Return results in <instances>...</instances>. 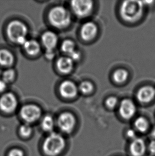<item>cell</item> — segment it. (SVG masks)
Instances as JSON below:
<instances>
[{
  "instance_id": "obj_1",
  "label": "cell",
  "mask_w": 155,
  "mask_h": 156,
  "mask_svg": "<svg viewBox=\"0 0 155 156\" xmlns=\"http://www.w3.org/2000/svg\"><path fill=\"white\" fill-rule=\"evenodd\" d=\"M48 20L53 27L59 30H63L71 23V15L64 6L60 5H55L49 11Z\"/></svg>"
},
{
  "instance_id": "obj_2",
  "label": "cell",
  "mask_w": 155,
  "mask_h": 156,
  "mask_svg": "<svg viewBox=\"0 0 155 156\" xmlns=\"http://www.w3.org/2000/svg\"><path fill=\"white\" fill-rule=\"evenodd\" d=\"M66 147V141L63 135L57 132L48 134L43 143L42 149L46 155L57 156L61 154Z\"/></svg>"
},
{
  "instance_id": "obj_3",
  "label": "cell",
  "mask_w": 155,
  "mask_h": 156,
  "mask_svg": "<svg viewBox=\"0 0 155 156\" xmlns=\"http://www.w3.org/2000/svg\"><path fill=\"white\" fill-rule=\"evenodd\" d=\"M8 38L13 43L23 46L28 40L27 26L19 20H13L9 23L6 30Z\"/></svg>"
},
{
  "instance_id": "obj_4",
  "label": "cell",
  "mask_w": 155,
  "mask_h": 156,
  "mask_svg": "<svg viewBox=\"0 0 155 156\" xmlns=\"http://www.w3.org/2000/svg\"><path fill=\"white\" fill-rule=\"evenodd\" d=\"M143 2L140 1H125L120 8L123 19L129 22H134L140 18L143 14Z\"/></svg>"
},
{
  "instance_id": "obj_5",
  "label": "cell",
  "mask_w": 155,
  "mask_h": 156,
  "mask_svg": "<svg viewBox=\"0 0 155 156\" xmlns=\"http://www.w3.org/2000/svg\"><path fill=\"white\" fill-rule=\"evenodd\" d=\"M42 111L38 105L34 104H27L21 107L20 116L25 123L32 124L41 118Z\"/></svg>"
},
{
  "instance_id": "obj_6",
  "label": "cell",
  "mask_w": 155,
  "mask_h": 156,
  "mask_svg": "<svg viewBox=\"0 0 155 156\" xmlns=\"http://www.w3.org/2000/svg\"><path fill=\"white\" fill-rule=\"evenodd\" d=\"M77 120L74 114L68 112H62L58 116L56 124L61 132L65 134L71 133L76 127Z\"/></svg>"
},
{
  "instance_id": "obj_7",
  "label": "cell",
  "mask_w": 155,
  "mask_h": 156,
  "mask_svg": "<svg viewBox=\"0 0 155 156\" xmlns=\"http://www.w3.org/2000/svg\"><path fill=\"white\" fill-rule=\"evenodd\" d=\"M70 6L76 16L79 18H84L92 12L93 2L90 0H74L71 2Z\"/></svg>"
},
{
  "instance_id": "obj_8",
  "label": "cell",
  "mask_w": 155,
  "mask_h": 156,
  "mask_svg": "<svg viewBox=\"0 0 155 156\" xmlns=\"http://www.w3.org/2000/svg\"><path fill=\"white\" fill-rule=\"evenodd\" d=\"M18 105L17 98L13 93H4L0 97V110L4 113H13L17 109Z\"/></svg>"
},
{
  "instance_id": "obj_9",
  "label": "cell",
  "mask_w": 155,
  "mask_h": 156,
  "mask_svg": "<svg viewBox=\"0 0 155 156\" xmlns=\"http://www.w3.org/2000/svg\"><path fill=\"white\" fill-rule=\"evenodd\" d=\"M59 93L65 99H72L76 97L78 92V87L74 83L65 80L61 83L59 88Z\"/></svg>"
},
{
  "instance_id": "obj_10",
  "label": "cell",
  "mask_w": 155,
  "mask_h": 156,
  "mask_svg": "<svg viewBox=\"0 0 155 156\" xmlns=\"http://www.w3.org/2000/svg\"><path fill=\"white\" fill-rule=\"evenodd\" d=\"M61 50L74 61H78L81 58V53L76 49L75 43L69 39L63 41L61 45Z\"/></svg>"
},
{
  "instance_id": "obj_11",
  "label": "cell",
  "mask_w": 155,
  "mask_h": 156,
  "mask_svg": "<svg viewBox=\"0 0 155 156\" xmlns=\"http://www.w3.org/2000/svg\"><path fill=\"white\" fill-rule=\"evenodd\" d=\"M59 42V37L55 32L47 30L41 36V43L46 50H55Z\"/></svg>"
},
{
  "instance_id": "obj_12",
  "label": "cell",
  "mask_w": 155,
  "mask_h": 156,
  "mask_svg": "<svg viewBox=\"0 0 155 156\" xmlns=\"http://www.w3.org/2000/svg\"><path fill=\"white\" fill-rule=\"evenodd\" d=\"M136 112V107L133 102L130 99H124L119 106V114L122 118L129 120Z\"/></svg>"
},
{
  "instance_id": "obj_13",
  "label": "cell",
  "mask_w": 155,
  "mask_h": 156,
  "mask_svg": "<svg viewBox=\"0 0 155 156\" xmlns=\"http://www.w3.org/2000/svg\"><path fill=\"white\" fill-rule=\"evenodd\" d=\"M147 150V146L142 138L137 137L131 142L129 150L132 156H143Z\"/></svg>"
},
{
  "instance_id": "obj_14",
  "label": "cell",
  "mask_w": 155,
  "mask_h": 156,
  "mask_svg": "<svg viewBox=\"0 0 155 156\" xmlns=\"http://www.w3.org/2000/svg\"><path fill=\"white\" fill-rule=\"evenodd\" d=\"M97 33L96 25L92 22H87L82 26L80 30V36L84 40L88 41L92 40Z\"/></svg>"
},
{
  "instance_id": "obj_15",
  "label": "cell",
  "mask_w": 155,
  "mask_h": 156,
  "mask_svg": "<svg viewBox=\"0 0 155 156\" xmlns=\"http://www.w3.org/2000/svg\"><path fill=\"white\" fill-rule=\"evenodd\" d=\"M56 66L60 73L63 74H69L74 68V61L67 56H62L57 60Z\"/></svg>"
},
{
  "instance_id": "obj_16",
  "label": "cell",
  "mask_w": 155,
  "mask_h": 156,
  "mask_svg": "<svg viewBox=\"0 0 155 156\" xmlns=\"http://www.w3.org/2000/svg\"><path fill=\"white\" fill-rule=\"evenodd\" d=\"M155 97V89L151 86H145L139 90L136 94L137 99L141 103H148Z\"/></svg>"
},
{
  "instance_id": "obj_17",
  "label": "cell",
  "mask_w": 155,
  "mask_h": 156,
  "mask_svg": "<svg viewBox=\"0 0 155 156\" xmlns=\"http://www.w3.org/2000/svg\"><path fill=\"white\" fill-rule=\"evenodd\" d=\"M22 47L26 53L30 56H36L41 51V45L35 40H28Z\"/></svg>"
},
{
  "instance_id": "obj_18",
  "label": "cell",
  "mask_w": 155,
  "mask_h": 156,
  "mask_svg": "<svg viewBox=\"0 0 155 156\" xmlns=\"http://www.w3.org/2000/svg\"><path fill=\"white\" fill-rule=\"evenodd\" d=\"M15 56L10 50L6 49H0V66L10 67L15 62Z\"/></svg>"
},
{
  "instance_id": "obj_19",
  "label": "cell",
  "mask_w": 155,
  "mask_h": 156,
  "mask_svg": "<svg viewBox=\"0 0 155 156\" xmlns=\"http://www.w3.org/2000/svg\"><path fill=\"white\" fill-rule=\"evenodd\" d=\"M56 125V121L52 116L46 115L40 120V127L43 131L49 134L54 132V129Z\"/></svg>"
},
{
  "instance_id": "obj_20",
  "label": "cell",
  "mask_w": 155,
  "mask_h": 156,
  "mask_svg": "<svg viewBox=\"0 0 155 156\" xmlns=\"http://www.w3.org/2000/svg\"><path fill=\"white\" fill-rule=\"evenodd\" d=\"M134 125L136 131L141 133H146L149 127L148 121L146 118L142 116L136 118L134 121Z\"/></svg>"
},
{
  "instance_id": "obj_21",
  "label": "cell",
  "mask_w": 155,
  "mask_h": 156,
  "mask_svg": "<svg viewBox=\"0 0 155 156\" xmlns=\"http://www.w3.org/2000/svg\"><path fill=\"white\" fill-rule=\"evenodd\" d=\"M129 76V73L126 70L119 69L114 73L113 80L116 83H122L125 82Z\"/></svg>"
},
{
  "instance_id": "obj_22",
  "label": "cell",
  "mask_w": 155,
  "mask_h": 156,
  "mask_svg": "<svg viewBox=\"0 0 155 156\" xmlns=\"http://www.w3.org/2000/svg\"><path fill=\"white\" fill-rule=\"evenodd\" d=\"M16 77V72L13 68H8L3 72L2 80L7 84L10 83L14 81Z\"/></svg>"
},
{
  "instance_id": "obj_23",
  "label": "cell",
  "mask_w": 155,
  "mask_h": 156,
  "mask_svg": "<svg viewBox=\"0 0 155 156\" xmlns=\"http://www.w3.org/2000/svg\"><path fill=\"white\" fill-rule=\"evenodd\" d=\"M33 129L31 125L24 123L20 125L19 128V135L21 137L27 138L32 135Z\"/></svg>"
},
{
  "instance_id": "obj_24",
  "label": "cell",
  "mask_w": 155,
  "mask_h": 156,
  "mask_svg": "<svg viewBox=\"0 0 155 156\" xmlns=\"http://www.w3.org/2000/svg\"><path fill=\"white\" fill-rule=\"evenodd\" d=\"M94 86L91 83L88 81H84L80 83L78 87V90L84 94H88L92 92Z\"/></svg>"
},
{
  "instance_id": "obj_25",
  "label": "cell",
  "mask_w": 155,
  "mask_h": 156,
  "mask_svg": "<svg viewBox=\"0 0 155 156\" xmlns=\"http://www.w3.org/2000/svg\"><path fill=\"white\" fill-rule=\"evenodd\" d=\"M118 103V100L117 98L114 97H111L108 98L106 100V105L107 107L109 109H114L115 108L116 106Z\"/></svg>"
},
{
  "instance_id": "obj_26",
  "label": "cell",
  "mask_w": 155,
  "mask_h": 156,
  "mask_svg": "<svg viewBox=\"0 0 155 156\" xmlns=\"http://www.w3.org/2000/svg\"><path fill=\"white\" fill-rule=\"evenodd\" d=\"M8 156H25V154L20 149L13 148L9 151Z\"/></svg>"
},
{
  "instance_id": "obj_27",
  "label": "cell",
  "mask_w": 155,
  "mask_h": 156,
  "mask_svg": "<svg viewBox=\"0 0 155 156\" xmlns=\"http://www.w3.org/2000/svg\"><path fill=\"white\" fill-rule=\"evenodd\" d=\"M126 136L127 139L132 141L133 140L135 139L137 137L136 131H135L134 129H128L127 131H126Z\"/></svg>"
},
{
  "instance_id": "obj_28",
  "label": "cell",
  "mask_w": 155,
  "mask_h": 156,
  "mask_svg": "<svg viewBox=\"0 0 155 156\" xmlns=\"http://www.w3.org/2000/svg\"><path fill=\"white\" fill-rule=\"evenodd\" d=\"M147 150L151 156H155V140H151L147 146Z\"/></svg>"
},
{
  "instance_id": "obj_29",
  "label": "cell",
  "mask_w": 155,
  "mask_h": 156,
  "mask_svg": "<svg viewBox=\"0 0 155 156\" xmlns=\"http://www.w3.org/2000/svg\"><path fill=\"white\" fill-rule=\"evenodd\" d=\"M44 55L46 59L52 60L55 57L56 53L55 50H45Z\"/></svg>"
},
{
  "instance_id": "obj_30",
  "label": "cell",
  "mask_w": 155,
  "mask_h": 156,
  "mask_svg": "<svg viewBox=\"0 0 155 156\" xmlns=\"http://www.w3.org/2000/svg\"><path fill=\"white\" fill-rule=\"evenodd\" d=\"M8 87V84L2 79L0 80V93L4 92Z\"/></svg>"
},
{
  "instance_id": "obj_31",
  "label": "cell",
  "mask_w": 155,
  "mask_h": 156,
  "mask_svg": "<svg viewBox=\"0 0 155 156\" xmlns=\"http://www.w3.org/2000/svg\"><path fill=\"white\" fill-rule=\"evenodd\" d=\"M151 136L153 138V140H155V128L151 132Z\"/></svg>"
}]
</instances>
